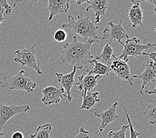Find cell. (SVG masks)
Wrapping results in <instances>:
<instances>
[{
  "label": "cell",
  "instance_id": "6da1fadb",
  "mask_svg": "<svg viewBox=\"0 0 156 138\" xmlns=\"http://www.w3.org/2000/svg\"><path fill=\"white\" fill-rule=\"evenodd\" d=\"M96 43L97 41L93 39L80 42L76 36H74L71 42L65 43L63 45L61 60L63 64H69L71 66L83 69L84 66L90 64L94 58L91 54L90 48Z\"/></svg>",
  "mask_w": 156,
  "mask_h": 138
},
{
  "label": "cell",
  "instance_id": "7a4b0ae2",
  "mask_svg": "<svg viewBox=\"0 0 156 138\" xmlns=\"http://www.w3.org/2000/svg\"><path fill=\"white\" fill-rule=\"evenodd\" d=\"M62 27L71 30L75 34L83 37L84 41L88 39H93L96 41L101 39V37L97 34L98 29V25H95L94 21H90L89 17H84L79 15L75 20L72 16H69L67 18V23L62 24Z\"/></svg>",
  "mask_w": 156,
  "mask_h": 138
},
{
  "label": "cell",
  "instance_id": "3957f363",
  "mask_svg": "<svg viewBox=\"0 0 156 138\" xmlns=\"http://www.w3.org/2000/svg\"><path fill=\"white\" fill-rule=\"evenodd\" d=\"M123 46L124 48L120 55L117 58L120 60L128 62L130 58L142 55L145 51L150 49V48L155 47V43H148L143 44L141 43V40L137 37L128 38L125 43H119Z\"/></svg>",
  "mask_w": 156,
  "mask_h": 138
},
{
  "label": "cell",
  "instance_id": "277c9868",
  "mask_svg": "<svg viewBox=\"0 0 156 138\" xmlns=\"http://www.w3.org/2000/svg\"><path fill=\"white\" fill-rule=\"evenodd\" d=\"M36 87L37 84L29 78L28 74L23 70L2 84V88H8L11 90L25 91L29 94L34 91Z\"/></svg>",
  "mask_w": 156,
  "mask_h": 138
},
{
  "label": "cell",
  "instance_id": "5b68a950",
  "mask_svg": "<svg viewBox=\"0 0 156 138\" xmlns=\"http://www.w3.org/2000/svg\"><path fill=\"white\" fill-rule=\"evenodd\" d=\"M13 61L20 63L22 66H27L29 69L35 70L38 74H42L40 69L39 59L37 57L34 46H27L21 49L15 51Z\"/></svg>",
  "mask_w": 156,
  "mask_h": 138
},
{
  "label": "cell",
  "instance_id": "8992f818",
  "mask_svg": "<svg viewBox=\"0 0 156 138\" xmlns=\"http://www.w3.org/2000/svg\"><path fill=\"white\" fill-rule=\"evenodd\" d=\"M124 17V14L122 15L120 21L118 24H115L114 21H111L108 23L107 27L102 31L103 36L100 40H108V44H110L112 41L118 42V43L122 42V40L129 38L128 35L126 33V27L122 25V21Z\"/></svg>",
  "mask_w": 156,
  "mask_h": 138
},
{
  "label": "cell",
  "instance_id": "52a82bcc",
  "mask_svg": "<svg viewBox=\"0 0 156 138\" xmlns=\"http://www.w3.org/2000/svg\"><path fill=\"white\" fill-rule=\"evenodd\" d=\"M31 108L29 105H4L0 104V137L4 136L3 129L11 118L17 114L27 113Z\"/></svg>",
  "mask_w": 156,
  "mask_h": 138
},
{
  "label": "cell",
  "instance_id": "ba28073f",
  "mask_svg": "<svg viewBox=\"0 0 156 138\" xmlns=\"http://www.w3.org/2000/svg\"><path fill=\"white\" fill-rule=\"evenodd\" d=\"M111 72H113L119 79L122 80L128 85L133 86L130 70L128 62L120 60L116 56L112 55V61L109 65Z\"/></svg>",
  "mask_w": 156,
  "mask_h": 138
},
{
  "label": "cell",
  "instance_id": "9c48e42d",
  "mask_svg": "<svg viewBox=\"0 0 156 138\" xmlns=\"http://www.w3.org/2000/svg\"><path fill=\"white\" fill-rule=\"evenodd\" d=\"M41 102L44 106H51L61 102L62 97L67 98L64 90L57 85L52 84L44 87L42 90Z\"/></svg>",
  "mask_w": 156,
  "mask_h": 138
},
{
  "label": "cell",
  "instance_id": "30bf717a",
  "mask_svg": "<svg viewBox=\"0 0 156 138\" xmlns=\"http://www.w3.org/2000/svg\"><path fill=\"white\" fill-rule=\"evenodd\" d=\"M102 78V76L98 75L88 74V70L78 77L79 81L78 83H75V85L77 86L79 90L80 91L82 98H84L88 92H90L92 89H94Z\"/></svg>",
  "mask_w": 156,
  "mask_h": 138
},
{
  "label": "cell",
  "instance_id": "8fae6325",
  "mask_svg": "<svg viewBox=\"0 0 156 138\" xmlns=\"http://www.w3.org/2000/svg\"><path fill=\"white\" fill-rule=\"evenodd\" d=\"M118 103L115 102L106 111H96L94 115L96 117L98 118L100 120V124L98 128V131L100 133H102L106 126L119 118V116L116 113L117 106Z\"/></svg>",
  "mask_w": 156,
  "mask_h": 138
},
{
  "label": "cell",
  "instance_id": "7c38bea8",
  "mask_svg": "<svg viewBox=\"0 0 156 138\" xmlns=\"http://www.w3.org/2000/svg\"><path fill=\"white\" fill-rule=\"evenodd\" d=\"M80 69L79 68L74 66L73 70L68 74H62V73H55L57 78V80L61 84V87L64 90L65 94L67 96V100L70 102L73 100V97L71 96V88L73 85H75V76L76 70Z\"/></svg>",
  "mask_w": 156,
  "mask_h": 138
},
{
  "label": "cell",
  "instance_id": "4fadbf2b",
  "mask_svg": "<svg viewBox=\"0 0 156 138\" xmlns=\"http://www.w3.org/2000/svg\"><path fill=\"white\" fill-rule=\"evenodd\" d=\"M156 77V68L155 62L152 61H147L146 66L144 71L140 75H133L132 78H137L142 81V87L140 89V94H142L143 90L146 88V87L150 83H154Z\"/></svg>",
  "mask_w": 156,
  "mask_h": 138
},
{
  "label": "cell",
  "instance_id": "5bb4252c",
  "mask_svg": "<svg viewBox=\"0 0 156 138\" xmlns=\"http://www.w3.org/2000/svg\"><path fill=\"white\" fill-rule=\"evenodd\" d=\"M70 0H49L47 10L49 12L48 21H50L54 17L67 13L70 7Z\"/></svg>",
  "mask_w": 156,
  "mask_h": 138
},
{
  "label": "cell",
  "instance_id": "9a60e30c",
  "mask_svg": "<svg viewBox=\"0 0 156 138\" xmlns=\"http://www.w3.org/2000/svg\"><path fill=\"white\" fill-rule=\"evenodd\" d=\"M88 5L86 8V12H89L92 9L94 13L95 20L94 23L98 25L100 21V17L106 14L107 9L109 8V2L108 0H90L87 1Z\"/></svg>",
  "mask_w": 156,
  "mask_h": 138
},
{
  "label": "cell",
  "instance_id": "2e32d148",
  "mask_svg": "<svg viewBox=\"0 0 156 138\" xmlns=\"http://www.w3.org/2000/svg\"><path fill=\"white\" fill-rule=\"evenodd\" d=\"M132 5L129 8L128 17L132 23V29H134L138 26H142L143 12L141 8L140 2H135L132 0Z\"/></svg>",
  "mask_w": 156,
  "mask_h": 138
},
{
  "label": "cell",
  "instance_id": "e0dca14e",
  "mask_svg": "<svg viewBox=\"0 0 156 138\" xmlns=\"http://www.w3.org/2000/svg\"><path fill=\"white\" fill-rule=\"evenodd\" d=\"M90 64L92 65L91 70H88V73L90 74H92V75L95 74V75H98L103 78L108 76L110 72H111L109 66L104 65L94 58L90 61Z\"/></svg>",
  "mask_w": 156,
  "mask_h": 138
},
{
  "label": "cell",
  "instance_id": "ac0fdd59",
  "mask_svg": "<svg viewBox=\"0 0 156 138\" xmlns=\"http://www.w3.org/2000/svg\"><path fill=\"white\" fill-rule=\"evenodd\" d=\"M100 99L99 98L98 92H88L87 95L83 98V103L80 107V109L90 110L96 105V103L100 102Z\"/></svg>",
  "mask_w": 156,
  "mask_h": 138
},
{
  "label": "cell",
  "instance_id": "d6986e66",
  "mask_svg": "<svg viewBox=\"0 0 156 138\" xmlns=\"http://www.w3.org/2000/svg\"><path fill=\"white\" fill-rule=\"evenodd\" d=\"M113 55V48L110 46V44L108 43L103 47L101 54L94 57V58L104 65L109 66L112 61Z\"/></svg>",
  "mask_w": 156,
  "mask_h": 138
},
{
  "label": "cell",
  "instance_id": "ffe728a7",
  "mask_svg": "<svg viewBox=\"0 0 156 138\" xmlns=\"http://www.w3.org/2000/svg\"><path fill=\"white\" fill-rule=\"evenodd\" d=\"M156 100L154 96L151 102L149 104L144 111L145 118L150 122L151 124H155L156 122Z\"/></svg>",
  "mask_w": 156,
  "mask_h": 138
},
{
  "label": "cell",
  "instance_id": "44dd1931",
  "mask_svg": "<svg viewBox=\"0 0 156 138\" xmlns=\"http://www.w3.org/2000/svg\"><path fill=\"white\" fill-rule=\"evenodd\" d=\"M52 128L51 124L39 126L35 132L31 135V138H50Z\"/></svg>",
  "mask_w": 156,
  "mask_h": 138
},
{
  "label": "cell",
  "instance_id": "7402d4cb",
  "mask_svg": "<svg viewBox=\"0 0 156 138\" xmlns=\"http://www.w3.org/2000/svg\"><path fill=\"white\" fill-rule=\"evenodd\" d=\"M121 104H122V108H123V110L124 111L126 117V118H127V120L128 122V126H129L128 128H129V138H138V136L142 135L143 132H137L134 129V128H133V124L131 121V119H130V118H129V115L128 113L127 110H126V108L124 107L123 102H122Z\"/></svg>",
  "mask_w": 156,
  "mask_h": 138
},
{
  "label": "cell",
  "instance_id": "603a6c76",
  "mask_svg": "<svg viewBox=\"0 0 156 138\" xmlns=\"http://www.w3.org/2000/svg\"><path fill=\"white\" fill-rule=\"evenodd\" d=\"M128 128V125H124L118 131H110L108 134V138H126V132Z\"/></svg>",
  "mask_w": 156,
  "mask_h": 138
},
{
  "label": "cell",
  "instance_id": "cb8c5ba5",
  "mask_svg": "<svg viewBox=\"0 0 156 138\" xmlns=\"http://www.w3.org/2000/svg\"><path fill=\"white\" fill-rule=\"evenodd\" d=\"M53 37L54 39L58 43H63L65 41L66 38H67V34L63 29H58V30L55 31Z\"/></svg>",
  "mask_w": 156,
  "mask_h": 138
},
{
  "label": "cell",
  "instance_id": "d4e9b609",
  "mask_svg": "<svg viewBox=\"0 0 156 138\" xmlns=\"http://www.w3.org/2000/svg\"><path fill=\"white\" fill-rule=\"evenodd\" d=\"M0 9H2L4 11V13L6 16H9L12 13V7H11L6 0H3V1H0Z\"/></svg>",
  "mask_w": 156,
  "mask_h": 138
},
{
  "label": "cell",
  "instance_id": "484cf974",
  "mask_svg": "<svg viewBox=\"0 0 156 138\" xmlns=\"http://www.w3.org/2000/svg\"><path fill=\"white\" fill-rule=\"evenodd\" d=\"M89 133H90V132L84 129L83 127H80L79 130V132H78L75 138H89Z\"/></svg>",
  "mask_w": 156,
  "mask_h": 138
},
{
  "label": "cell",
  "instance_id": "4316f807",
  "mask_svg": "<svg viewBox=\"0 0 156 138\" xmlns=\"http://www.w3.org/2000/svg\"><path fill=\"white\" fill-rule=\"evenodd\" d=\"M144 94H151L153 96H155V88H154L153 90H150V89H144L143 90L142 95Z\"/></svg>",
  "mask_w": 156,
  "mask_h": 138
},
{
  "label": "cell",
  "instance_id": "83f0119b",
  "mask_svg": "<svg viewBox=\"0 0 156 138\" xmlns=\"http://www.w3.org/2000/svg\"><path fill=\"white\" fill-rule=\"evenodd\" d=\"M143 56H148L150 58H151V61H152L153 62H155V52H151L150 53H143L142 54Z\"/></svg>",
  "mask_w": 156,
  "mask_h": 138
},
{
  "label": "cell",
  "instance_id": "f1b7e54d",
  "mask_svg": "<svg viewBox=\"0 0 156 138\" xmlns=\"http://www.w3.org/2000/svg\"><path fill=\"white\" fill-rule=\"evenodd\" d=\"M12 138H24V136L21 132H16L13 133Z\"/></svg>",
  "mask_w": 156,
  "mask_h": 138
},
{
  "label": "cell",
  "instance_id": "f546056e",
  "mask_svg": "<svg viewBox=\"0 0 156 138\" xmlns=\"http://www.w3.org/2000/svg\"><path fill=\"white\" fill-rule=\"evenodd\" d=\"M4 11L2 9H0V25L2 24V21L4 19Z\"/></svg>",
  "mask_w": 156,
  "mask_h": 138
},
{
  "label": "cell",
  "instance_id": "4dcf8cb0",
  "mask_svg": "<svg viewBox=\"0 0 156 138\" xmlns=\"http://www.w3.org/2000/svg\"><path fill=\"white\" fill-rule=\"evenodd\" d=\"M146 2L149 3V4H153L154 7V11L156 12V0H151V1H148V0H147Z\"/></svg>",
  "mask_w": 156,
  "mask_h": 138
},
{
  "label": "cell",
  "instance_id": "1f68e13d",
  "mask_svg": "<svg viewBox=\"0 0 156 138\" xmlns=\"http://www.w3.org/2000/svg\"><path fill=\"white\" fill-rule=\"evenodd\" d=\"M76 3L77 5H80L81 4H83V3H87V0L86 1H83V0H79V1H76Z\"/></svg>",
  "mask_w": 156,
  "mask_h": 138
}]
</instances>
